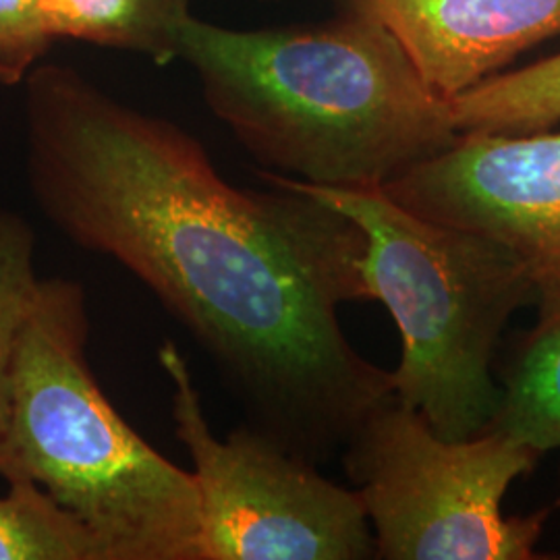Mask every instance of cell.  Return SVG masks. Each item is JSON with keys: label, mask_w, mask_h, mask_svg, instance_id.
<instances>
[{"label": "cell", "mask_w": 560, "mask_h": 560, "mask_svg": "<svg viewBox=\"0 0 560 560\" xmlns=\"http://www.w3.org/2000/svg\"><path fill=\"white\" fill-rule=\"evenodd\" d=\"M78 280L42 279L21 330L0 480L36 481L96 536L108 560H201L194 474L122 420L88 361Z\"/></svg>", "instance_id": "cell-3"}, {"label": "cell", "mask_w": 560, "mask_h": 560, "mask_svg": "<svg viewBox=\"0 0 560 560\" xmlns=\"http://www.w3.org/2000/svg\"><path fill=\"white\" fill-rule=\"evenodd\" d=\"M448 102L459 133L546 131L560 120V52L497 73Z\"/></svg>", "instance_id": "cell-11"}, {"label": "cell", "mask_w": 560, "mask_h": 560, "mask_svg": "<svg viewBox=\"0 0 560 560\" xmlns=\"http://www.w3.org/2000/svg\"><path fill=\"white\" fill-rule=\"evenodd\" d=\"M40 280L32 224L15 212L0 210V434L9 411L21 330L34 307Z\"/></svg>", "instance_id": "cell-13"}, {"label": "cell", "mask_w": 560, "mask_h": 560, "mask_svg": "<svg viewBox=\"0 0 560 560\" xmlns=\"http://www.w3.org/2000/svg\"><path fill=\"white\" fill-rule=\"evenodd\" d=\"M0 83H4V85H11V81L7 78V73L0 69Z\"/></svg>", "instance_id": "cell-15"}, {"label": "cell", "mask_w": 560, "mask_h": 560, "mask_svg": "<svg viewBox=\"0 0 560 560\" xmlns=\"http://www.w3.org/2000/svg\"><path fill=\"white\" fill-rule=\"evenodd\" d=\"M494 428L540 455L560 453V314L540 318L502 376Z\"/></svg>", "instance_id": "cell-10"}, {"label": "cell", "mask_w": 560, "mask_h": 560, "mask_svg": "<svg viewBox=\"0 0 560 560\" xmlns=\"http://www.w3.org/2000/svg\"><path fill=\"white\" fill-rule=\"evenodd\" d=\"M345 7L382 25L446 101L560 36V0H345Z\"/></svg>", "instance_id": "cell-8"}, {"label": "cell", "mask_w": 560, "mask_h": 560, "mask_svg": "<svg viewBox=\"0 0 560 560\" xmlns=\"http://www.w3.org/2000/svg\"><path fill=\"white\" fill-rule=\"evenodd\" d=\"M0 494V560H108L96 536L36 481Z\"/></svg>", "instance_id": "cell-12"}, {"label": "cell", "mask_w": 560, "mask_h": 560, "mask_svg": "<svg viewBox=\"0 0 560 560\" xmlns=\"http://www.w3.org/2000/svg\"><path fill=\"white\" fill-rule=\"evenodd\" d=\"M260 177L330 203L365 235L370 298L399 328L395 397L446 441L492 430L502 407L497 345L509 320L538 303L525 261L501 241L423 219L382 187H328L270 171Z\"/></svg>", "instance_id": "cell-4"}, {"label": "cell", "mask_w": 560, "mask_h": 560, "mask_svg": "<svg viewBox=\"0 0 560 560\" xmlns=\"http://www.w3.org/2000/svg\"><path fill=\"white\" fill-rule=\"evenodd\" d=\"M340 453L370 521L376 559H536L550 513H502L513 481L541 457L520 439L492 428L446 441L393 395Z\"/></svg>", "instance_id": "cell-5"}, {"label": "cell", "mask_w": 560, "mask_h": 560, "mask_svg": "<svg viewBox=\"0 0 560 560\" xmlns=\"http://www.w3.org/2000/svg\"><path fill=\"white\" fill-rule=\"evenodd\" d=\"M52 40L42 0H0V69L11 85L25 80Z\"/></svg>", "instance_id": "cell-14"}, {"label": "cell", "mask_w": 560, "mask_h": 560, "mask_svg": "<svg viewBox=\"0 0 560 560\" xmlns=\"http://www.w3.org/2000/svg\"><path fill=\"white\" fill-rule=\"evenodd\" d=\"M50 36L145 55L159 65L179 59L189 0H42Z\"/></svg>", "instance_id": "cell-9"}, {"label": "cell", "mask_w": 560, "mask_h": 560, "mask_svg": "<svg viewBox=\"0 0 560 560\" xmlns=\"http://www.w3.org/2000/svg\"><path fill=\"white\" fill-rule=\"evenodd\" d=\"M175 436L198 486L201 560H368L376 544L353 488L240 425L221 441L179 345L164 340Z\"/></svg>", "instance_id": "cell-6"}, {"label": "cell", "mask_w": 560, "mask_h": 560, "mask_svg": "<svg viewBox=\"0 0 560 560\" xmlns=\"http://www.w3.org/2000/svg\"><path fill=\"white\" fill-rule=\"evenodd\" d=\"M25 173L46 221L119 261L196 339L243 423L282 451L332 459L393 376L340 326L372 301L365 235L300 189H241L191 133L71 67L25 75Z\"/></svg>", "instance_id": "cell-1"}, {"label": "cell", "mask_w": 560, "mask_h": 560, "mask_svg": "<svg viewBox=\"0 0 560 560\" xmlns=\"http://www.w3.org/2000/svg\"><path fill=\"white\" fill-rule=\"evenodd\" d=\"M179 59L217 119L270 173L328 187H384L459 131L376 21L355 13L307 27H180Z\"/></svg>", "instance_id": "cell-2"}, {"label": "cell", "mask_w": 560, "mask_h": 560, "mask_svg": "<svg viewBox=\"0 0 560 560\" xmlns=\"http://www.w3.org/2000/svg\"><path fill=\"white\" fill-rule=\"evenodd\" d=\"M428 221L501 241L538 287L540 318L560 314V131L459 133L382 187Z\"/></svg>", "instance_id": "cell-7"}]
</instances>
